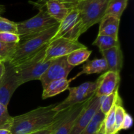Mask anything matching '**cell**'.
<instances>
[{
  "mask_svg": "<svg viewBox=\"0 0 134 134\" xmlns=\"http://www.w3.org/2000/svg\"><path fill=\"white\" fill-rule=\"evenodd\" d=\"M119 96H120L119 94V88H118L109 95L100 97V111L105 115H107Z\"/></svg>",
  "mask_w": 134,
  "mask_h": 134,
  "instance_id": "cb8c5ba5",
  "label": "cell"
},
{
  "mask_svg": "<svg viewBox=\"0 0 134 134\" xmlns=\"http://www.w3.org/2000/svg\"><path fill=\"white\" fill-rule=\"evenodd\" d=\"M20 41L19 35L10 33H0V41L6 43H18Z\"/></svg>",
  "mask_w": 134,
  "mask_h": 134,
  "instance_id": "f546056e",
  "label": "cell"
},
{
  "mask_svg": "<svg viewBox=\"0 0 134 134\" xmlns=\"http://www.w3.org/2000/svg\"><path fill=\"white\" fill-rule=\"evenodd\" d=\"M1 62V60H0V62Z\"/></svg>",
  "mask_w": 134,
  "mask_h": 134,
  "instance_id": "8d00e7d4",
  "label": "cell"
},
{
  "mask_svg": "<svg viewBox=\"0 0 134 134\" xmlns=\"http://www.w3.org/2000/svg\"><path fill=\"white\" fill-rule=\"evenodd\" d=\"M48 44L43 47L36 54L23 62L13 66L20 85L34 80H39L55 59L45 62V51Z\"/></svg>",
  "mask_w": 134,
  "mask_h": 134,
  "instance_id": "3957f363",
  "label": "cell"
},
{
  "mask_svg": "<svg viewBox=\"0 0 134 134\" xmlns=\"http://www.w3.org/2000/svg\"><path fill=\"white\" fill-rule=\"evenodd\" d=\"M59 24L52 26L39 35L20 41L13 56L8 61L5 62H8L11 65L15 66L34 56L49 43L57 31Z\"/></svg>",
  "mask_w": 134,
  "mask_h": 134,
  "instance_id": "7a4b0ae2",
  "label": "cell"
},
{
  "mask_svg": "<svg viewBox=\"0 0 134 134\" xmlns=\"http://www.w3.org/2000/svg\"><path fill=\"white\" fill-rule=\"evenodd\" d=\"M120 73L107 71L96 80V90L95 96L97 97L105 96L112 94L119 88Z\"/></svg>",
  "mask_w": 134,
  "mask_h": 134,
  "instance_id": "7c38bea8",
  "label": "cell"
},
{
  "mask_svg": "<svg viewBox=\"0 0 134 134\" xmlns=\"http://www.w3.org/2000/svg\"><path fill=\"white\" fill-rule=\"evenodd\" d=\"M56 20L48 14L44 6L39 7V13L32 18L16 23L18 35L20 41L35 36L59 24Z\"/></svg>",
  "mask_w": 134,
  "mask_h": 134,
  "instance_id": "277c9868",
  "label": "cell"
},
{
  "mask_svg": "<svg viewBox=\"0 0 134 134\" xmlns=\"http://www.w3.org/2000/svg\"><path fill=\"white\" fill-rule=\"evenodd\" d=\"M44 7L48 14L59 23L64 19L72 9L63 1L58 0H49L46 2Z\"/></svg>",
  "mask_w": 134,
  "mask_h": 134,
  "instance_id": "9a60e30c",
  "label": "cell"
},
{
  "mask_svg": "<svg viewBox=\"0 0 134 134\" xmlns=\"http://www.w3.org/2000/svg\"><path fill=\"white\" fill-rule=\"evenodd\" d=\"M4 71H5V64H4L3 61H1L0 62V79L3 75Z\"/></svg>",
  "mask_w": 134,
  "mask_h": 134,
  "instance_id": "836d02e7",
  "label": "cell"
},
{
  "mask_svg": "<svg viewBox=\"0 0 134 134\" xmlns=\"http://www.w3.org/2000/svg\"><path fill=\"white\" fill-rule=\"evenodd\" d=\"M126 111L122 106V101L121 98L119 99L115 109V126H116V132L119 133L120 131V127L124 120Z\"/></svg>",
  "mask_w": 134,
  "mask_h": 134,
  "instance_id": "4316f807",
  "label": "cell"
},
{
  "mask_svg": "<svg viewBox=\"0 0 134 134\" xmlns=\"http://www.w3.org/2000/svg\"><path fill=\"white\" fill-rule=\"evenodd\" d=\"M108 67V71L120 73L123 67L124 56L120 46L114 47L109 49L101 51Z\"/></svg>",
  "mask_w": 134,
  "mask_h": 134,
  "instance_id": "5bb4252c",
  "label": "cell"
},
{
  "mask_svg": "<svg viewBox=\"0 0 134 134\" xmlns=\"http://www.w3.org/2000/svg\"><path fill=\"white\" fill-rule=\"evenodd\" d=\"M86 46L79 43L78 41H72L60 37L49 42L45 51L44 60L45 62L58 58L67 56L73 51Z\"/></svg>",
  "mask_w": 134,
  "mask_h": 134,
  "instance_id": "9c48e42d",
  "label": "cell"
},
{
  "mask_svg": "<svg viewBox=\"0 0 134 134\" xmlns=\"http://www.w3.org/2000/svg\"><path fill=\"white\" fill-rule=\"evenodd\" d=\"M73 80H74V78L69 80H68V79H62L52 81L44 88H43L42 98L43 99H47L48 98L55 96L68 90L69 88V84Z\"/></svg>",
  "mask_w": 134,
  "mask_h": 134,
  "instance_id": "e0dca14e",
  "label": "cell"
},
{
  "mask_svg": "<svg viewBox=\"0 0 134 134\" xmlns=\"http://www.w3.org/2000/svg\"><path fill=\"white\" fill-rule=\"evenodd\" d=\"M100 108V98L94 96L81 111L70 134H80L90 122Z\"/></svg>",
  "mask_w": 134,
  "mask_h": 134,
  "instance_id": "8fae6325",
  "label": "cell"
},
{
  "mask_svg": "<svg viewBox=\"0 0 134 134\" xmlns=\"http://www.w3.org/2000/svg\"><path fill=\"white\" fill-rule=\"evenodd\" d=\"M128 2V0H111L105 15L113 16L120 19L122 14L126 8Z\"/></svg>",
  "mask_w": 134,
  "mask_h": 134,
  "instance_id": "7402d4cb",
  "label": "cell"
},
{
  "mask_svg": "<svg viewBox=\"0 0 134 134\" xmlns=\"http://www.w3.org/2000/svg\"><path fill=\"white\" fill-rule=\"evenodd\" d=\"M92 51H89L87 47L79 48L67 56V61L69 64L75 67L87 61Z\"/></svg>",
  "mask_w": 134,
  "mask_h": 134,
  "instance_id": "ffe728a7",
  "label": "cell"
},
{
  "mask_svg": "<svg viewBox=\"0 0 134 134\" xmlns=\"http://www.w3.org/2000/svg\"><path fill=\"white\" fill-rule=\"evenodd\" d=\"M92 44L98 47L101 52V51L109 49L114 47L120 46V42H119V39H116L109 35L98 34Z\"/></svg>",
  "mask_w": 134,
  "mask_h": 134,
  "instance_id": "603a6c76",
  "label": "cell"
},
{
  "mask_svg": "<svg viewBox=\"0 0 134 134\" xmlns=\"http://www.w3.org/2000/svg\"><path fill=\"white\" fill-rule=\"evenodd\" d=\"M0 33H10L18 35L16 23L0 16Z\"/></svg>",
  "mask_w": 134,
  "mask_h": 134,
  "instance_id": "f1b7e54d",
  "label": "cell"
},
{
  "mask_svg": "<svg viewBox=\"0 0 134 134\" xmlns=\"http://www.w3.org/2000/svg\"><path fill=\"white\" fill-rule=\"evenodd\" d=\"M73 68L67 61V56L55 59L39 79L43 88L52 81L68 78Z\"/></svg>",
  "mask_w": 134,
  "mask_h": 134,
  "instance_id": "30bf717a",
  "label": "cell"
},
{
  "mask_svg": "<svg viewBox=\"0 0 134 134\" xmlns=\"http://www.w3.org/2000/svg\"><path fill=\"white\" fill-rule=\"evenodd\" d=\"M82 34L83 30L79 10L76 7H73L68 15L60 22L57 31L50 41L60 37L78 41L79 37Z\"/></svg>",
  "mask_w": 134,
  "mask_h": 134,
  "instance_id": "52a82bcc",
  "label": "cell"
},
{
  "mask_svg": "<svg viewBox=\"0 0 134 134\" xmlns=\"http://www.w3.org/2000/svg\"><path fill=\"white\" fill-rule=\"evenodd\" d=\"M111 0H84L75 7L79 13L83 33L90 27L99 23L105 14L106 9Z\"/></svg>",
  "mask_w": 134,
  "mask_h": 134,
  "instance_id": "5b68a950",
  "label": "cell"
},
{
  "mask_svg": "<svg viewBox=\"0 0 134 134\" xmlns=\"http://www.w3.org/2000/svg\"><path fill=\"white\" fill-rule=\"evenodd\" d=\"M48 1H49V0H37V1L35 3V5H37L38 7L44 6V4H45L46 2ZM58 1H62V0H58Z\"/></svg>",
  "mask_w": 134,
  "mask_h": 134,
  "instance_id": "d6a6232c",
  "label": "cell"
},
{
  "mask_svg": "<svg viewBox=\"0 0 134 134\" xmlns=\"http://www.w3.org/2000/svg\"><path fill=\"white\" fill-rule=\"evenodd\" d=\"M68 90L69 92L68 98L55 106L56 112H60L92 98L96 94V82H86L76 87L69 88Z\"/></svg>",
  "mask_w": 134,
  "mask_h": 134,
  "instance_id": "8992f818",
  "label": "cell"
},
{
  "mask_svg": "<svg viewBox=\"0 0 134 134\" xmlns=\"http://www.w3.org/2000/svg\"><path fill=\"white\" fill-rule=\"evenodd\" d=\"M119 18L109 15H105L100 21L99 35H109L119 39V30L120 25Z\"/></svg>",
  "mask_w": 134,
  "mask_h": 134,
  "instance_id": "2e32d148",
  "label": "cell"
},
{
  "mask_svg": "<svg viewBox=\"0 0 134 134\" xmlns=\"http://www.w3.org/2000/svg\"><path fill=\"white\" fill-rule=\"evenodd\" d=\"M18 43H6L0 41V60L8 61L16 49Z\"/></svg>",
  "mask_w": 134,
  "mask_h": 134,
  "instance_id": "d4e9b609",
  "label": "cell"
},
{
  "mask_svg": "<svg viewBox=\"0 0 134 134\" xmlns=\"http://www.w3.org/2000/svg\"><path fill=\"white\" fill-rule=\"evenodd\" d=\"M90 99L67 109L61 124L53 134H70L77 118Z\"/></svg>",
  "mask_w": 134,
  "mask_h": 134,
  "instance_id": "4fadbf2b",
  "label": "cell"
},
{
  "mask_svg": "<svg viewBox=\"0 0 134 134\" xmlns=\"http://www.w3.org/2000/svg\"><path fill=\"white\" fill-rule=\"evenodd\" d=\"M133 125V118L130 114L126 112L125 116H124V120L120 127V130H128L131 128Z\"/></svg>",
  "mask_w": 134,
  "mask_h": 134,
  "instance_id": "4dcf8cb0",
  "label": "cell"
},
{
  "mask_svg": "<svg viewBox=\"0 0 134 134\" xmlns=\"http://www.w3.org/2000/svg\"><path fill=\"white\" fill-rule=\"evenodd\" d=\"M107 71H108V67L105 59H94L93 60H89L86 62V64H84L82 71L74 77V79L81 75L101 73Z\"/></svg>",
  "mask_w": 134,
  "mask_h": 134,
  "instance_id": "ac0fdd59",
  "label": "cell"
},
{
  "mask_svg": "<svg viewBox=\"0 0 134 134\" xmlns=\"http://www.w3.org/2000/svg\"><path fill=\"white\" fill-rule=\"evenodd\" d=\"M67 109L62 111L60 112H58V119L51 126L48 127V128H45V129L37 131V132H33V133H30L28 134H53L54 133L55 131L57 130L60 124H61L62 121L63 119H64V116H65V113H66Z\"/></svg>",
  "mask_w": 134,
  "mask_h": 134,
  "instance_id": "83f0119b",
  "label": "cell"
},
{
  "mask_svg": "<svg viewBox=\"0 0 134 134\" xmlns=\"http://www.w3.org/2000/svg\"><path fill=\"white\" fill-rule=\"evenodd\" d=\"M82 1H84V0H62L64 3L67 4L71 8L75 7L79 3L81 2Z\"/></svg>",
  "mask_w": 134,
  "mask_h": 134,
  "instance_id": "1f68e13d",
  "label": "cell"
},
{
  "mask_svg": "<svg viewBox=\"0 0 134 134\" xmlns=\"http://www.w3.org/2000/svg\"><path fill=\"white\" fill-rule=\"evenodd\" d=\"M5 71L0 79V103L7 107L11 97L20 86L15 69L8 62H4Z\"/></svg>",
  "mask_w": 134,
  "mask_h": 134,
  "instance_id": "ba28073f",
  "label": "cell"
},
{
  "mask_svg": "<svg viewBox=\"0 0 134 134\" xmlns=\"http://www.w3.org/2000/svg\"><path fill=\"white\" fill-rule=\"evenodd\" d=\"M98 134H104V133H102V132H99V133H98Z\"/></svg>",
  "mask_w": 134,
  "mask_h": 134,
  "instance_id": "d590c367",
  "label": "cell"
},
{
  "mask_svg": "<svg viewBox=\"0 0 134 134\" xmlns=\"http://www.w3.org/2000/svg\"><path fill=\"white\" fill-rule=\"evenodd\" d=\"M0 134H11V132L9 130L0 128Z\"/></svg>",
  "mask_w": 134,
  "mask_h": 134,
  "instance_id": "e575fe53",
  "label": "cell"
},
{
  "mask_svg": "<svg viewBox=\"0 0 134 134\" xmlns=\"http://www.w3.org/2000/svg\"><path fill=\"white\" fill-rule=\"evenodd\" d=\"M56 104L39 107L26 113L13 117L11 134H28L51 126L58 119Z\"/></svg>",
  "mask_w": 134,
  "mask_h": 134,
  "instance_id": "6da1fadb",
  "label": "cell"
},
{
  "mask_svg": "<svg viewBox=\"0 0 134 134\" xmlns=\"http://www.w3.org/2000/svg\"><path fill=\"white\" fill-rule=\"evenodd\" d=\"M12 120L13 117L9 115L7 107L0 103V128L10 130Z\"/></svg>",
  "mask_w": 134,
  "mask_h": 134,
  "instance_id": "484cf974",
  "label": "cell"
},
{
  "mask_svg": "<svg viewBox=\"0 0 134 134\" xmlns=\"http://www.w3.org/2000/svg\"><path fill=\"white\" fill-rule=\"evenodd\" d=\"M120 98V97L119 96L111 110L105 116L103 125L99 131L100 132H102L104 134H118L115 126V109H116V103Z\"/></svg>",
  "mask_w": 134,
  "mask_h": 134,
  "instance_id": "d6986e66",
  "label": "cell"
},
{
  "mask_svg": "<svg viewBox=\"0 0 134 134\" xmlns=\"http://www.w3.org/2000/svg\"><path fill=\"white\" fill-rule=\"evenodd\" d=\"M105 116L99 108L90 122L80 134H98L103 125Z\"/></svg>",
  "mask_w": 134,
  "mask_h": 134,
  "instance_id": "44dd1931",
  "label": "cell"
}]
</instances>
